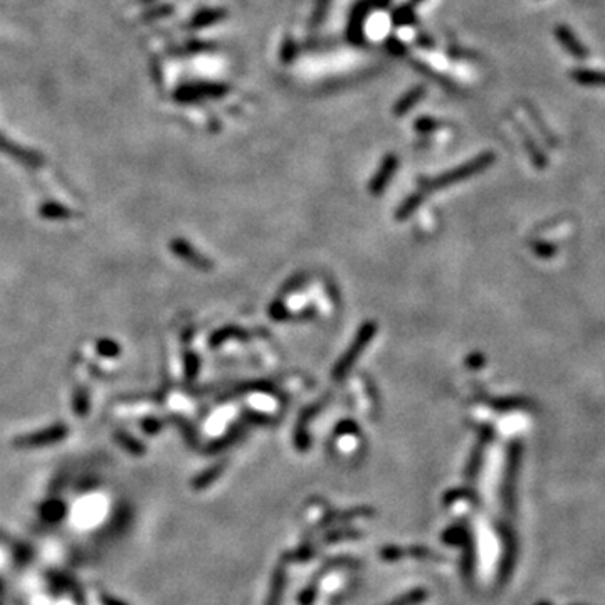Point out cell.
<instances>
[{
  "mask_svg": "<svg viewBox=\"0 0 605 605\" xmlns=\"http://www.w3.org/2000/svg\"><path fill=\"white\" fill-rule=\"evenodd\" d=\"M365 17V11H362L360 6L355 8L352 22H350V32H352L353 39H360V30H362V19Z\"/></svg>",
  "mask_w": 605,
  "mask_h": 605,
  "instance_id": "obj_1",
  "label": "cell"
},
{
  "mask_svg": "<svg viewBox=\"0 0 605 605\" xmlns=\"http://www.w3.org/2000/svg\"><path fill=\"white\" fill-rule=\"evenodd\" d=\"M420 98V91H414V93H410L407 98H403L401 103L397 104V115H401V113H405L407 109L412 106V103H415Z\"/></svg>",
  "mask_w": 605,
  "mask_h": 605,
  "instance_id": "obj_2",
  "label": "cell"
},
{
  "mask_svg": "<svg viewBox=\"0 0 605 605\" xmlns=\"http://www.w3.org/2000/svg\"><path fill=\"white\" fill-rule=\"evenodd\" d=\"M328 2H330V0H318V7H317V11H314V19H313L314 24H317V22L322 19V16H324V11H326Z\"/></svg>",
  "mask_w": 605,
  "mask_h": 605,
  "instance_id": "obj_3",
  "label": "cell"
},
{
  "mask_svg": "<svg viewBox=\"0 0 605 605\" xmlns=\"http://www.w3.org/2000/svg\"><path fill=\"white\" fill-rule=\"evenodd\" d=\"M217 19H219L217 12H210L209 17H205V16H199V17H197V19L194 20V24L195 25H204V24H209V22H214V20H217Z\"/></svg>",
  "mask_w": 605,
  "mask_h": 605,
  "instance_id": "obj_4",
  "label": "cell"
}]
</instances>
